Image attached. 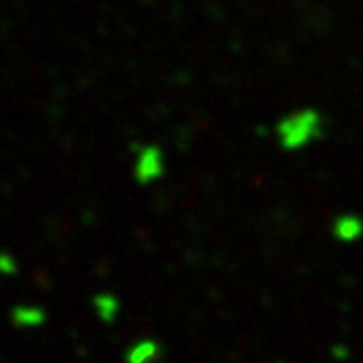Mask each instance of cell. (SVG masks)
<instances>
[{
    "label": "cell",
    "instance_id": "6da1fadb",
    "mask_svg": "<svg viewBox=\"0 0 363 363\" xmlns=\"http://www.w3.org/2000/svg\"><path fill=\"white\" fill-rule=\"evenodd\" d=\"M13 320H16V324H22V326H35L42 322V311L33 308V306H16Z\"/></svg>",
    "mask_w": 363,
    "mask_h": 363
},
{
    "label": "cell",
    "instance_id": "7a4b0ae2",
    "mask_svg": "<svg viewBox=\"0 0 363 363\" xmlns=\"http://www.w3.org/2000/svg\"><path fill=\"white\" fill-rule=\"evenodd\" d=\"M0 272H7V274L16 272L13 263L9 261V256H0Z\"/></svg>",
    "mask_w": 363,
    "mask_h": 363
}]
</instances>
